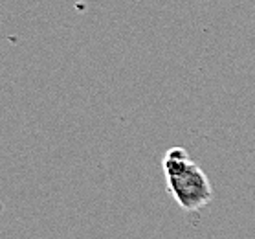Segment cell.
Wrapping results in <instances>:
<instances>
[{
  "label": "cell",
  "instance_id": "1",
  "mask_svg": "<svg viewBox=\"0 0 255 239\" xmlns=\"http://www.w3.org/2000/svg\"><path fill=\"white\" fill-rule=\"evenodd\" d=\"M169 195L184 212H198L213 199V188L204 169L186 147H171L162 160Z\"/></svg>",
  "mask_w": 255,
  "mask_h": 239
}]
</instances>
